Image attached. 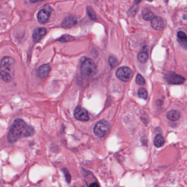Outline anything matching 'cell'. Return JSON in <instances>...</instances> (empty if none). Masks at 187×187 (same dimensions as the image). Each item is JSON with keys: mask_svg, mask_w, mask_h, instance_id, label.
I'll return each mask as SVG.
<instances>
[{"mask_svg": "<svg viewBox=\"0 0 187 187\" xmlns=\"http://www.w3.org/2000/svg\"><path fill=\"white\" fill-rule=\"evenodd\" d=\"M35 133L32 127L28 125L21 119H16L10 127L8 134V140L10 143H15L19 139L28 137Z\"/></svg>", "mask_w": 187, "mask_h": 187, "instance_id": "1", "label": "cell"}, {"mask_svg": "<svg viewBox=\"0 0 187 187\" xmlns=\"http://www.w3.org/2000/svg\"><path fill=\"white\" fill-rule=\"evenodd\" d=\"M15 60L8 56L3 57L0 62V76L5 82L12 81L14 76Z\"/></svg>", "mask_w": 187, "mask_h": 187, "instance_id": "2", "label": "cell"}, {"mask_svg": "<svg viewBox=\"0 0 187 187\" xmlns=\"http://www.w3.org/2000/svg\"><path fill=\"white\" fill-rule=\"evenodd\" d=\"M81 70L82 74L84 77L89 78L96 73L97 67L92 59L86 58L81 65Z\"/></svg>", "mask_w": 187, "mask_h": 187, "instance_id": "3", "label": "cell"}, {"mask_svg": "<svg viewBox=\"0 0 187 187\" xmlns=\"http://www.w3.org/2000/svg\"><path fill=\"white\" fill-rule=\"evenodd\" d=\"M165 79L168 84L171 85H181L183 84L185 81L183 76L173 72L166 74Z\"/></svg>", "mask_w": 187, "mask_h": 187, "instance_id": "4", "label": "cell"}, {"mask_svg": "<svg viewBox=\"0 0 187 187\" xmlns=\"http://www.w3.org/2000/svg\"><path fill=\"white\" fill-rule=\"evenodd\" d=\"M116 76L119 80L124 82H127L132 78L133 72L127 66H121L117 69Z\"/></svg>", "mask_w": 187, "mask_h": 187, "instance_id": "5", "label": "cell"}, {"mask_svg": "<svg viewBox=\"0 0 187 187\" xmlns=\"http://www.w3.org/2000/svg\"><path fill=\"white\" fill-rule=\"evenodd\" d=\"M109 130V125L106 121H100L96 124L94 132L96 136L99 138L103 137Z\"/></svg>", "mask_w": 187, "mask_h": 187, "instance_id": "6", "label": "cell"}, {"mask_svg": "<svg viewBox=\"0 0 187 187\" xmlns=\"http://www.w3.org/2000/svg\"><path fill=\"white\" fill-rule=\"evenodd\" d=\"M52 9L50 7L46 6L38 12L37 15L38 21L41 23H46L49 20V17Z\"/></svg>", "mask_w": 187, "mask_h": 187, "instance_id": "7", "label": "cell"}, {"mask_svg": "<svg viewBox=\"0 0 187 187\" xmlns=\"http://www.w3.org/2000/svg\"><path fill=\"white\" fill-rule=\"evenodd\" d=\"M74 115L76 119L79 121H87L89 120L88 113L82 107H76L74 111Z\"/></svg>", "mask_w": 187, "mask_h": 187, "instance_id": "8", "label": "cell"}, {"mask_svg": "<svg viewBox=\"0 0 187 187\" xmlns=\"http://www.w3.org/2000/svg\"><path fill=\"white\" fill-rule=\"evenodd\" d=\"M151 26L153 29L156 30L162 31L165 28L166 23L163 18L160 17L156 16L151 20Z\"/></svg>", "mask_w": 187, "mask_h": 187, "instance_id": "9", "label": "cell"}, {"mask_svg": "<svg viewBox=\"0 0 187 187\" xmlns=\"http://www.w3.org/2000/svg\"><path fill=\"white\" fill-rule=\"evenodd\" d=\"M47 30L44 28H36L32 34V38L34 41L37 43L40 42L44 36L46 35Z\"/></svg>", "mask_w": 187, "mask_h": 187, "instance_id": "10", "label": "cell"}, {"mask_svg": "<svg viewBox=\"0 0 187 187\" xmlns=\"http://www.w3.org/2000/svg\"><path fill=\"white\" fill-rule=\"evenodd\" d=\"M50 68L48 64H43L40 66L37 70V75L40 78H46L49 75Z\"/></svg>", "mask_w": 187, "mask_h": 187, "instance_id": "11", "label": "cell"}, {"mask_svg": "<svg viewBox=\"0 0 187 187\" xmlns=\"http://www.w3.org/2000/svg\"><path fill=\"white\" fill-rule=\"evenodd\" d=\"M77 20L76 18L69 16L66 18L62 23V27L64 28H69L74 26L77 24Z\"/></svg>", "mask_w": 187, "mask_h": 187, "instance_id": "12", "label": "cell"}, {"mask_svg": "<svg viewBox=\"0 0 187 187\" xmlns=\"http://www.w3.org/2000/svg\"><path fill=\"white\" fill-rule=\"evenodd\" d=\"M177 41L183 48L187 50V36L184 32L180 31L177 32Z\"/></svg>", "mask_w": 187, "mask_h": 187, "instance_id": "13", "label": "cell"}, {"mask_svg": "<svg viewBox=\"0 0 187 187\" xmlns=\"http://www.w3.org/2000/svg\"><path fill=\"white\" fill-rule=\"evenodd\" d=\"M180 116V112L176 110H171L169 111L166 114V118L170 121H177L179 119Z\"/></svg>", "mask_w": 187, "mask_h": 187, "instance_id": "14", "label": "cell"}, {"mask_svg": "<svg viewBox=\"0 0 187 187\" xmlns=\"http://www.w3.org/2000/svg\"><path fill=\"white\" fill-rule=\"evenodd\" d=\"M142 15L143 19L146 21L152 20L154 18L156 17V15L153 13L148 8L144 9L142 11Z\"/></svg>", "mask_w": 187, "mask_h": 187, "instance_id": "15", "label": "cell"}, {"mask_svg": "<svg viewBox=\"0 0 187 187\" xmlns=\"http://www.w3.org/2000/svg\"><path fill=\"white\" fill-rule=\"evenodd\" d=\"M165 139L161 135H157L154 138V144L157 148H160L164 145Z\"/></svg>", "mask_w": 187, "mask_h": 187, "instance_id": "16", "label": "cell"}, {"mask_svg": "<svg viewBox=\"0 0 187 187\" xmlns=\"http://www.w3.org/2000/svg\"><path fill=\"white\" fill-rule=\"evenodd\" d=\"M137 59L141 63H144L147 62L148 59V55L147 52L145 51L140 52L137 55Z\"/></svg>", "mask_w": 187, "mask_h": 187, "instance_id": "17", "label": "cell"}, {"mask_svg": "<svg viewBox=\"0 0 187 187\" xmlns=\"http://www.w3.org/2000/svg\"><path fill=\"white\" fill-rule=\"evenodd\" d=\"M74 38H75L74 37H73L72 36H70L69 35H64L61 36L60 38H59L58 41L61 42H67L73 40Z\"/></svg>", "mask_w": 187, "mask_h": 187, "instance_id": "18", "label": "cell"}, {"mask_svg": "<svg viewBox=\"0 0 187 187\" xmlns=\"http://www.w3.org/2000/svg\"><path fill=\"white\" fill-rule=\"evenodd\" d=\"M138 95L140 98L146 99L148 97V93L146 89H144V88H141L138 89Z\"/></svg>", "mask_w": 187, "mask_h": 187, "instance_id": "19", "label": "cell"}, {"mask_svg": "<svg viewBox=\"0 0 187 187\" xmlns=\"http://www.w3.org/2000/svg\"><path fill=\"white\" fill-rule=\"evenodd\" d=\"M108 63H109V65L111 66V69L114 68L115 66H117L118 64V60L117 58L113 56L110 57L108 59Z\"/></svg>", "mask_w": 187, "mask_h": 187, "instance_id": "20", "label": "cell"}, {"mask_svg": "<svg viewBox=\"0 0 187 187\" xmlns=\"http://www.w3.org/2000/svg\"><path fill=\"white\" fill-rule=\"evenodd\" d=\"M136 82L139 85L143 86L145 84V80L142 75L138 74L136 78Z\"/></svg>", "mask_w": 187, "mask_h": 187, "instance_id": "21", "label": "cell"}, {"mask_svg": "<svg viewBox=\"0 0 187 187\" xmlns=\"http://www.w3.org/2000/svg\"><path fill=\"white\" fill-rule=\"evenodd\" d=\"M87 12H88V14L89 15V16L91 18V19H92V20L96 19V14H95L94 9L92 7H88Z\"/></svg>", "mask_w": 187, "mask_h": 187, "instance_id": "22", "label": "cell"}, {"mask_svg": "<svg viewBox=\"0 0 187 187\" xmlns=\"http://www.w3.org/2000/svg\"><path fill=\"white\" fill-rule=\"evenodd\" d=\"M42 1H43V0H30V1L32 3H36V2H38Z\"/></svg>", "mask_w": 187, "mask_h": 187, "instance_id": "23", "label": "cell"}, {"mask_svg": "<svg viewBox=\"0 0 187 187\" xmlns=\"http://www.w3.org/2000/svg\"><path fill=\"white\" fill-rule=\"evenodd\" d=\"M90 187H98V185L97 183H92V184H91L90 185Z\"/></svg>", "mask_w": 187, "mask_h": 187, "instance_id": "24", "label": "cell"}, {"mask_svg": "<svg viewBox=\"0 0 187 187\" xmlns=\"http://www.w3.org/2000/svg\"><path fill=\"white\" fill-rule=\"evenodd\" d=\"M142 0H135V2L136 4L140 3Z\"/></svg>", "mask_w": 187, "mask_h": 187, "instance_id": "25", "label": "cell"}]
</instances>
